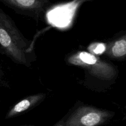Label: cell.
<instances>
[{
  "label": "cell",
  "instance_id": "6da1fadb",
  "mask_svg": "<svg viewBox=\"0 0 126 126\" xmlns=\"http://www.w3.org/2000/svg\"><path fill=\"white\" fill-rule=\"evenodd\" d=\"M0 52L15 63L30 67L36 60L34 41L26 38L14 21L0 8Z\"/></svg>",
  "mask_w": 126,
  "mask_h": 126
},
{
  "label": "cell",
  "instance_id": "7a4b0ae2",
  "mask_svg": "<svg viewBox=\"0 0 126 126\" xmlns=\"http://www.w3.org/2000/svg\"><path fill=\"white\" fill-rule=\"evenodd\" d=\"M68 65L83 69L87 76L102 82H114L119 74L115 65L89 52L78 50L69 54L65 59Z\"/></svg>",
  "mask_w": 126,
  "mask_h": 126
},
{
  "label": "cell",
  "instance_id": "3957f363",
  "mask_svg": "<svg viewBox=\"0 0 126 126\" xmlns=\"http://www.w3.org/2000/svg\"><path fill=\"white\" fill-rule=\"evenodd\" d=\"M113 111L82 105L66 116L64 126H100L114 116Z\"/></svg>",
  "mask_w": 126,
  "mask_h": 126
},
{
  "label": "cell",
  "instance_id": "277c9868",
  "mask_svg": "<svg viewBox=\"0 0 126 126\" xmlns=\"http://www.w3.org/2000/svg\"><path fill=\"white\" fill-rule=\"evenodd\" d=\"M0 2L17 14L42 20L51 7L50 0H0Z\"/></svg>",
  "mask_w": 126,
  "mask_h": 126
},
{
  "label": "cell",
  "instance_id": "5b68a950",
  "mask_svg": "<svg viewBox=\"0 0 126 126\" xmlns=\"http://www.w3.org/2000/svg\"><path fill=\"white\" fill-rule=\"evenodd\" d=\"M45 93H39L28 96L14 105L7 111L6 115V119L14 118L17 116L20 115L30 110L33 109L37 105L41 103L46 97Z\"/></svg>",
  "mask_w": 126,
  "mask_h": 126
},
{
  "label": "cell",
  "instance_id": "8992f818",
  "mask_svg": "<svg viewBox=\"0 0 126 126\" xmlns=\"http://www.w3.org/2000/svg\"><path fill=\"white\" fill-rule=\"evenodd\" d=\"M104 55L114 60H125L126 57V34H124L116 39L105 43Z\"/></svg>",
  "mask_w": 126,
  "mask_h": 126
},
{
  "label": "cell",
  "instance_id": "52a82bcc",
  "mask_svg": "<svg viewBox=\"0 0 126 126\" xmlns=\"http://www.w3.org/2000/svg\"><path fill=\"white\" fill-rule=\"evenodd\" d=\"M106 49L105 43H92L89 46V52L93 55H97L100 54H103Z\"/></svg>",
  "mask_w": 126,
  "mask_h": 126
},
{
  "label": "cell",
  "instance_id": "ba28073f",
  "mask_svg": "<svg viewBox=\"0 0 126 126\" xmlns=\"http://www.w3.org/2000/svg\"><path fill=\"white\" fill-rule=\"evenodd\" d=\"M0 86L6 87V88L9 87V85L8 82L6 81L4 73L2 70L1 65H0Z\"/></svg>",
  "mask_w": 126,
  "mask_h": 126
},
{
  "label": "cell",
  "instance_id": "9c48e42d",
  "mask_svg": "<svg viewBox=\"0 0 126 126\" xmlns=\"http://www.w3.org/2000/svg\"><path fill=\"white\" fill-rule=\"evenodd\" d=\"M66 116L63 117V118L62 119H60L59 121H58L57 123L54 126H64L65 120H66Z\"/></svg>",
  "mask_w": 126,
  "mask_h": 126
},
{
  "label": "cell",
  "instance_id": "30bf717a",
  "mask_svg": "<svg viewBox=\"0 0 126 126\" xmlns=\"http://www.w3.org/2000/svg\"><path fill=\"white\" fill-rule=\"evenodd\" d=\"M27 126V125H24V126Z\"/></svg>",
  "mask_w": 126,
  "mask_h": 126
}]
</instances>
